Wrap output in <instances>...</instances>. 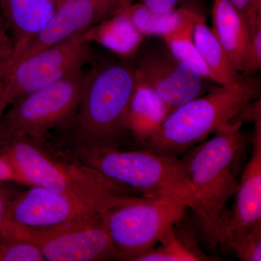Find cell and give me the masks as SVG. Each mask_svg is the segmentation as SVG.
Returning <instances> with one entry per match:
<instances>
[{"label":"cell","instance_id":"obj_13","mask_svg":"<svg viewBox=\"0 0 261 261\" xmlns=\"http://www.w3.org/2000/svg\"><path fill=\"white\" fill-rule=\"evenodd\" d=\"M135 0H67L60 5L49 22L23 47L9 63L25 59L88 30L116 14Z\"/></svg>","mask_w":261,"mask_h":261},{"label":"cell","instance_id":"obj_9","mask_svg":"<svg viewBox=\"0 0 261 261\" xmlns=\"http://www.w3.org/2000/svg\"><path fill=\"white\" fill-rule=\"evenodd\" d=\"M88 30L25 59L8 63L3 99L5 112L20 97L82 69L92 56Z\"/></svg>","mask_w":261,"mask_h":261},{"label":"cell","instance_id":"obj_18","mask_svg":"<svg viewBox=\"0 0 261 261\" xmlns=\"http://www.w3.org/2000/svg\"><path fill=\"white\" fill-rule=\"evenodd\" d=\"M88 37L91 42L95 41L122 58L135 55L145 37L121 13L89 29Z\"/></svg>","mask_w":261,"mask_h":261},{"label":"cell","instance_id":"obj_6","mask_svg":"<svg viewBox=\"0 0 261 261\" xmlns=\"http://www.w3.org/2000/svg\"><path fill=\"white\" fill-rule=\"evenodd\" d=\"M186 205L167 196H123L105 214L118 260H135L185 218Z\"/></svg>","mask_w":261,"mask_h":261},{"label":"cell","instance_id":"obj_14","mask_svg":"<svg viewBox=\"0 0 261 261\" xmlns=\"http://www.w3.org/2000/svg\"><path fill=\"white\" fill-rule=\"evenodd\" d=\"M0 7L11 32L14 57L45 27L58 5L56 0H0Z\"/></svg>","mask_w":261,"mask_h":261},{"label":"cell","instance_id":"obj_15","mask_svg":"<svg viewBox=\"0 0 261 261\" xmlns=\"http://www.w3.org/2000/svg\"><path fill=\"white\" fill-rule=\"evenodd\" d=\"M213 28L235 69L243 75L249 53L248 32L245 20L226 0H214Z\"/></svg>","mask_w":261,"mask_h":261},{"label":"cell","instance_id":"obj_12","mask_svg":"<svg viewBox=\"0 0 261 261\" xmlns=\"http://www.w3.org/2000/svg\"><path fill=\"white\" fill-rule=\"evenodd\" d=\"M255 132L250 161L244 170L232 209L223 215L211 235V243L227 247L261 224V117L254 118Z\"/></svg>","mask_w":261,"mask_h":261},{"label":"cell","instance_id":"obj_3","mask_svg":"<svg viewBox=\"0 0 261 261\" xmlns=\"http://www.w3.org/2000/svg\"><path fill=\"white\" fill-rule=\"evenodd\" d=\"M136 85L135 67L125 62H103L87 73L73 120L76 149L119 148Z\"/></svg>","mask_w":261,"mask_h":261},{"label":"cell","instance_id":"obj_19","mask_svg":"<svg viewBox=\"0 0 261 261\" xmlns=\"http://www.w3.org/2000/svg\"><path fill=\"white\" fill-rule=\"evenodd\" d=\"M190 10L181 8L160 13L140 3L127 5L118 13L124 15L144 37L159 36L163 38L181 27L188 17Z\"/></svg>","mask_w":261,"mask_h":261},{"label":"cell","instance_id":"obj_31","mask_svg":"<svg viewBox=\"0 0 261 261\" xmlns=\"http://www.w3.org/2000/svg\"><path fill=\"white\" fill-rule=\"evenodd\" d=\"M57 2V3H58V6H59L60 5L63 4V3H65V1H67V0H56Z\"/></svg>","mask_w":261,"mask_h":261},{"label":"cell","instance_id":"obj_22","mask_svg":"<svg viewBox=\"0 0 261 261\" xmlns=\"http://www.w3.org/2000/svg\"><path fill=\"white\" fill-rule=\"evenodd\" d=\"M0 261H44L32 244L0 233Z\"/></svg>","mask_w":261,"mask_h":261},{"label":"cell","instance_id":"obj_20","mask_svg":"<svg viewBox=\"0 0 261 261\" xmlns=\"http://www.w3.org/2000/svg\"><path fill=\"white\" fill-rule=\"evenodd\" d=\"M181 231L177 230L176 225L161 240L159 247H152L136 257L134 261L213 260L212 257L207 256L200 250L191 233L183 231V233Z\"/></svg>","mask_w":261,"mask_h":261},{"label":"cell","instance_id":"obj_27","mask_svg":"<svg viewBox=\"0 0 261 261\" xmlns=\"http://www.w3.org/2000/svg\"><path fill=\"white\" fill-rule=\"evenodd\" d=\"M8 27L3 14H0V60L10 58L13 54V39L8 34Z\"/></svg>","mask_w":261,"mask_h":261},{"label":"cell","instance_id":"obj_7","mask_svg":"<svg viewBox=\"0 0 261 261\" xmlns=\"http://www.w3.org/2000/svg\"><path fill=\"white\" fill-rule=\"evenodd\" d=\"M86 78L82 68L15 101L0 118V141L22 136L45 140L49 130L73 120Z\"/></svg>","mask_w":261,"mask_h":261},{"label":"cell","instance_id":"obj_11","mask_svg":"<svg viewBox=\"0 0 261 261\" xmlns=\"http://www.w3.org/2000/svg\"><path fill=\"white\" fill-rule=\"evenodd\" d=\"M134 67L136 83L153 89L171 112L205 93L207 80L178 61L167 47L147 51Z\"/></svg>","mask_w":261,"mask_h":261},{"label":"cell","instance_id":"obj_30","mask_svg":"<svg viewBox=\"0 0 261 261\" xmlns=\"http://www.w3.org/2000/svg\"><path fill=\"white\" fill-rule=\"evenodd\" d=\"M12 197L9 192L5 190L4 187H2L0 183V229L3 227L5 222V216L8 211V206L10 205Z\"/></svg>","mask_w":261,"mask_h":261},{"label":"cell","instance_id":"obj_29","mask_svg":"<svg viewBox=\"0 0 261 261\" xmlns=\"http://www.w3.org/2000/svg\"><path fill=\"white\" fill-rule=\"evenodd\" d=\"M10 58L0 60V118L5 113L4 108H3V99H4L7 70H8V63H9Z\"/></svg>","mask_w":261,"mask_h":261},{"label":"cell","instance_id":"obj_4","mask_svg":"<svg viewBox=\"0 0 261 261\" xmlns=\"http://www.w3.org/2000/svg\"><path fill=\"white\" fill-rule=\"evenodd\" d=\"M240 126L241 122L237 121L221 127L212 138L188 149L182 158L195 192L194 212L208 238L238 190L233 165L245 143Z\"/></svg>","mask_w":261,"mask_h":261},{"label":"cell","instance_id":"obj_5","mask_svg":"<svg viewBox=\"0 0 261 261\" xmlns=\"http://www.w3.org/2000/svg\"><path fill=\"white\" fill-rule=\"evenodd\" d=\"M79 161L143 196H167L195 211V195L186 165L176 156L145 149H76Z\"/></svg>","mask_w":261,"mask_h":261},{"label":"cell","instance_id":"obj_10","mask_svg":"<svg viewBox=\"0 0 261 261\" xmlns=\"http://www.w3.org/2000/svg\"><path fill=\"white\" fill-rule=\"evenodd\" d=\"M106 212L70 196L32 185L13 197L1 229L54 227L75 220L102 217Z\"/></svg>","mask_w":261,"mask_h":261},{"label":"cell","instance_id":"obj_25","mask_svg":"<svg viewBox=\"0 0 261 261\" xmlns=\"http://www.w3.org/2000/svg\"><path fill=\"white\" fill-rule=\"evenodd\" d=\"M3 182H15L19 185L29 186L27 181L18 173L9 159L0 153V183Z\"/></svg>","mask_w":261,"mask_h":261},{"label":"cell","instance_id":"obj_2","mask_svg":"<svg viewBox=\"0 0 261 261\" xmlns=\"http://www.w3.org/2000/svg\"><path fill=\"white\" fill-rule=\"evenodd\" d=\"M260 79L243 76L234 84L219 85L182 105L168 115L141 148L163 155H180L231 123L244 108L260 97Z\"/></svg>","mask_w":261,"mask_h":261},{"label":"cell","instance_id":"obj_17","mask_svg":"<svg viewBox=\"0 0 261 261\" xmlns=\"http://www.w3.org/2000/svg\"><path fill=\"white\" fill-rule=\"evenodd\" d=\"M192 39L199 54L214 77L215 83L228 85L236 83L243 75L235 69L212 29L203 15L197 13L192 28Z\"/></svg>","mask_w":261,"mask_h":261},{"label":"cell","instance_id":"obj_8","mask_svg":"<svg viewBox=\"0 0 261 261\" xmlns=\"http://www.w3.org/2000/svg\"><path fill=\"white\" fill-rule=\"evenodd\" d=\"M104 216L47 228H3L0 233L32 244L44 260H118Z\"/></svg>","mask_w":261,"mask_h":261},{"label":"cell","instance_id":"obj_23","mask_svg":"<svg viewBox=\"0 0 261 261\" xmlns=\"http://www.w3.org/2000/svg\"><path fill=\"white\" fill-rule=\"evenodd\" d=\"M248 32V59L243 76L256 75L261 68V15L245 20Z\"/></svg>","mask_w":261,"mask_h":261},{"label":"cell","instance_id":"obj_16","mask_svg":"<svg viewBox=\"0 0 261 261\" xmlns=\"http://www.w3.org/2000/svg\"><path fill=\"white\" fill-rule=\"evenodd\" d=\"M171 110L153 89L137 84L126 118L127 132L142 145L161 127Z\"/></svg>","mask_w":261,"mask_h":261},{"label":"cell","instance_id":"obj_21","mask_svg":"<svg viewBox=\"0 0 261 261\" xmlns=\"http://www.w3.org/2000/svg\"><path fill=\"white\" fill-rule=\"evenodd\" d=\"M197 14V12L190 10L188 17L181 27L163 39L175 58L191 67L206 80L214 82L212 73L201 58L192 39V28Z\"/></svg>","mask_w":261,"mask_h":261},{"label":"cell","instance_id":"obj_26","mask_svg":"<svg viewBox=\"0 0 261 261\" xmlns=\"http://www.w3.org/2000/svg\"><path fill=\"white\" fill-rule=\"evenodd\" d=\"M234 7L244 20L261 15V0H226Z\"/></svg>","mask_w":261,"mask_h":261},{"label":"cell","instance_id":"obj_24","mask_svg":"<svg viewBox=\"0 0 261 261\" xmlns=\"http://www.w3.org/2000/svg\"><path fill=\"white\" fill-rule=\"evenodd\" d=\"M236 256L243 261L261 260V224L229 245Z\"/></svg>","mask_w":261,"mask_h":261},{"label":"cell","instance_id":"obj_28","mask_svg":"<svg viewBox=\"0 0 261 261\" xmlns=\"http://www.w3.org/2000/svg\"><path fill=\"white\" fill-rule=\"evenodd\" d=\"M149 9L160 13H168L175 10L179 0H139Z\"/></svg>","mask_w":261,"mask_h":261},{"label":"cell","instance_id":"obj_1","mask_svg":"<svg viewBox=\"0 0 261 261\" xmlns=\"http://www.w3.org/2000/svg\"><path fill=\"white\" fill-rule=\"evenodd\" d=\"M6 156L29 186L36 185L70 196L103 211L132 190L79 161L49 148L45 140L29 136L0 141Z\"/></svg>","mask_w":261,"mask_h":261}]
</instances>
